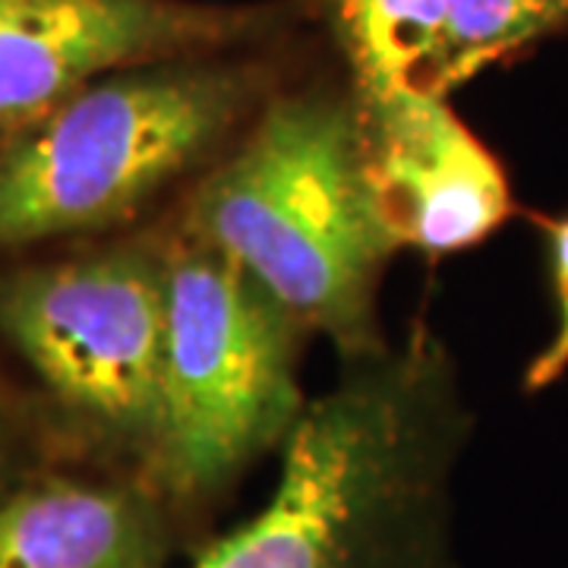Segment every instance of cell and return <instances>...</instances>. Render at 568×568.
I'll return each instance as SVG.
<instances>
[{"mask_svg":"<svg viewBox=\"0 0 568 568\" xmlns=\"http://www.w3.org/2000/svg\"><path fill=\"white\" fill-rule=\"evenodd\" d=\"M345 366L287 433L268 503L190 568H452L467 414L446 347L414 328Z\"/></svg>","mask_w":568,"mask_h":568,"instance_id":"1","label":"cell"},{"mask_svg":"<svg viewBox=\"0 0 568 568\" xmlns=\"http://www.w3.org/2000/svg\"><path fill=\"white\" fill-rule=\"evenodd\" d=\"M181 224L246 268L304 332L328 338L345 364L388 345L376 291L398 250L366 186L354 102L275 99L196 186Z\"/></svg>","mask_w":568,"mask_h":568,"instance_id":"2","label":"cell"},{"mask_svg":"<svg viewBox=\"0 0 568 568\" xmlns=\"http://www.w3.org/2000/svg\"><path fill=\"white\" fill-rule=\"evenodd\" d=\"M256 80L215 58L82 85L0 149V253L133 219L241 123Z\"/></svg>","mask_w":568,"mask_h":568,"instance_id":"3","label":"cell"},{"mask_svg":"<svg viewBox=\"0 0 568 568\" xmlns=\"http://www.w3.org/2000/svg\"><path fill=\"white\" fill-rule=\"evenodd\" d=\"M164 246L159 443L142 480L168 506H203L304 414V328L246 268L178 224Z\"/></svg>","mask_w":568,"mask_h":568,"instance_id":"4","label":"cell"},{"mask_svg":"<svg viewBox=\"0 0 568 568\" xmlns=\"http://www.w3.org/2000/svg\"><path fill=\"white\" fill-rule=\"evenodd\" d=\"M0 335L104 443L149 467L162 426L164 246L123 241L0 278Z\"/></svg>","mask_w":568,"mask_h":568,"instance_id":"5","label":"cell"},{"mask_svg":"<svg viewBox=\"0 0 568 568\" xmlns=\"http://www.w3.org/2000/svg\"><path fill=\"white\" fill-rule=\"evenodd\" d=\"M268 26L263 7L200 0H0V136L102 77L215 58Z\"/></svg>","mask_w":568,"mask_h":568,"instance_id":"6","label":"cell"},{"mask_svg":"<svg viewBox=\"0 0 568 568\" xmlns=\"http://www.w3.org/2000/svg\"><path fill=\"white\" fill-rule=\"evenodd\" d=\"M366 186L395 250L452 256L515 215L506 168L443 95L351 99Z\"/></svg>","mask_w":568,"mask_h":568,"instance_id":"7","label":"cell"},{"mask_svg":"<svg viewBox=\"0 0 568 568\" xmlns=\"http://www.w3.org/2000/svg\"><path fill=\"white\" fill-rule=\"evenodd\" d=\"M174 530L142 477H44L0 499V568H164Z\"/></svg>","mask_w":568,"mask_h":568,"instance_id":"8","label":"cell"},{"mask_svg":"<svg viewBox=\"0 0 568 568\" xmlns=\"http://www.w3.org/2000/svg\"><path fill=\"white\" fill-rule=\"evenodd\" d=\"M354 99L448 95L446 0H328Z\"/></svg>","mask_w":568,"mask_h":568,"instance_id":"9","label":"cell"},{"mask_svg":"<svg viewBox=\"0 0 568 568\" xmlns=\"http://www.w3.org/2000/svg\"><path fill=\"white\" fill-rule=\"evenodd\" d=\"M568 26V0H446L448 92Z\"/></svg>","mask_w":568,"mask_h":568,"instance_id":"10","label":"cell"},{"mask_svg":"<svg viewBox=\"0 0 568 568\" xmlns=\"http://www.w3.org/2000/svg\"><path fill=\"white\" fill-rule=\"evenodd\" d=\"M537 227L544 234L549 263V282L556 294V335L525 373L528 392H544L552 383L562 379L568 369V215H544L537 219Z\"/></svg>","mask_w":568,"mask_h":568,"instance_id":"11","label":"cell"}]
</instances>
